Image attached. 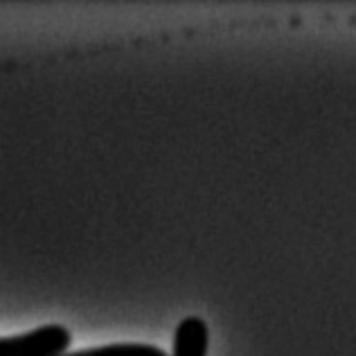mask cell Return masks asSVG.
Masks as SVG:
<instances>
[{
  "instance_id": "6da1fadb",
  "label": "cell",
  "mask_w": 356,
  "mask_h": 356,
  "mask_svg": "<svg viewBox=\"0 0 356 356\" xmlns=\"http://www.w3.org/2000/svg\"><path fill=\"white\" fill-rule=\"evenodd\" d=\"M72 334L63 325H43L32 332L0 339V356H61L68 352Z\"/></svg>"
},
{
  "instance_id": "7a4b0ae2",
  "label": "cell",
  "mask_w": 356,
  "mask_h": 356,
  "mask_svg": "<svg viewBox=\"0 0 356 356\" xmlns=\"http://www.w3.org/2000/svg\"><path fill=\"white\" fill-rule=\"evenodd\" d=\"M210 330L203 318L190 316L176 327L172 356H208Z\"/></svg>"
},
{
  "instance_id": "3957f363",
  "label": "cell",
  "mask_w": 356,
  "mask_h": 356,
  "mask_svg": "<svg viewBox=\"0 0 356 356\" xmlns=\"http://www.w3.org/2000/svg\"><path fill=\"white\" fill-rule=\"evenodd\" d=\"M61 356H167L165 350L145 343H113L102 348H88L77 352H65Z\"/></svg>"
}]
</instances>
